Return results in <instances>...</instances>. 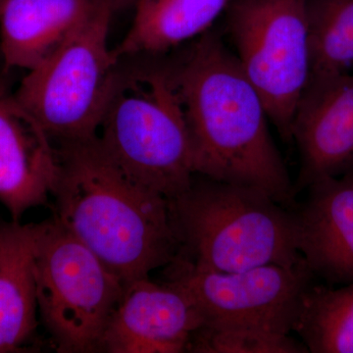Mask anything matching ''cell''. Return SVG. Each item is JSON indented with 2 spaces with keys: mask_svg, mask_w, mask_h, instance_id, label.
<instances>
[{
  "mask_svg": "<svg viewBox=\"0 0 353 353\" xmlns=\"http://www.w3.org/2000/svg\"><path fill=\"white\" fill-rule=\"evenodd\" d=\"M168 62L196 175L255 188L294 208L296 187L272 139L264 102L220 34L206 32Z\"/></svg>",
  "mask_w": 353,
  "mask_h": 353,
  "instance_id": "6da1fadb",
  "label": "cell"
},
{
  "mask_svg": "<svg viewBox=\"0 0 353 353\" xmlns=\"http://www.w3.org/2000/svg\"><path fill=\"white\" fill-rule=\"evenodd\" d=\"M310 76L353 72V0H306Z\"/></svg>",
  "mask_w": 353,
  "mask_h": 353,
  "instance_id": "e0dca14e",
  "label": "cell"
},
{
  "mask_svg": "<svg viewBox=\"0 0 353 353\" xmlns=\"http://www.w3.org/2000/svg\"><path fill=\"white\" fill-rule=\"evenodd\" d=\"M58 171L52 139L0 79V202L12 221L48 203Z\"/></svg>",
  "mask_w": 353,
  "mask_h": 353,
  "instance_id": "8fae6325",
  "label": "cell"
},
{
  "mask_svg": "<svg viewBox=\"0 0 353 353\" xmlns=\"http://www.w3.org/2000/svg\"><path fill=\"white\" fill-rule=\"evenodd\" d=\"M203 323L196 303L180 287L139 279L125 287L102 334L99 352H188Z\"/></svg>",
  "mask_w": 353,
  "mask_h": 353,
  "instance_id": "9c48e42d",
  "label": "cell"
},
{
  "mask_svg": "<svg viewBox=\"0 0 353 353\" xmlns=\"http://www.w3.org/2000/svg\"><path fill=\"white\" fill-rule=\"evenodd\" d=\"M169 281L185 290L203 317L202 327H239L290 334L312 285L307 265L268 264L219 273L197 268L178 256Z\"/></svg>",
  "mask_w": 353,
  "mask_h": 353,
  "instance_id": "ba28073f",
  "label": "cell"
},
{
  "mask_svg": "<svg viewBox=\"0 0 353 353\" xmlns=\"http://www.w3.org/2000/svg\"><path fill=\"white\" fill-rule=\"evenodd\" d=\"M108 0H0L4 71L36 68L59 50Z\"/></svg>",
  "mask_w": 353,
  "mask_h": 353,
  "instance_id": "4fadbf2b",
  "label": "cell"
},
{
  "mask_svg": "<svg viewBox=\"0 0 353 353\" xmlns=\"http://www.w3.org/2000/svg\"><path fill=\"white\" fill-rule=\"evenodd\" d=\"M188 352L202 353H303V343L290 334L239 327H201L190 341Z\"/></svg>",
  "mask_w": 353,
  "mask_h": 353,
  "instance_id": "ac0fdd59",
  "label": "cell"
},
{
  "mask_svg": "<svg viewBox=\"0 0 353 353\" xmlns=\"http://www.w3.org/2000/svg\"><path fill=\"white\" fill-rule=\"evenodd\" d=\"M296 212L299 250L313 277L353 283V169L311 183Z\"/></svg>",
  "mask_w": 353,
  "mask_h": 353,
  "instance_id": "7c38bea8",
  "label": "cell"
},
{
  "mask_svg": "<svg viewBox=\"0 0 353 353\" xmlns=\"http://www.w3.org/2000/svg\"><path fill=\"white\" fill-rule=\"evenodd\" d=\"M292 141L301 155L296 192L353 169V72L310 76L297 103Z\"/></svg>",
  "mask_w": 353,
  "mask_h": 353,
  "instance_id": "30bf717a",
  "label": "cell"
},
{
  "mask_svg": "<svg viewBox=\"0 0 353 353\" xmlns=\"http://www.w3.org/2000/svg\"><path fill=\"white\" fill-rule=\"evenodd\" d=\"M36 224H0V353L23 352L38 327Z\"/></svg>",
  "mask_w": 353,
  "mask_h": 353,
  "instance_id": "5bb4252c",
  "label": "cell"
},
{
  "mask_svg": "<svg viewBox=\"0 0 353 353\" xmlns=\"http://www.w3.org/2000/svg\"><path fill=\"white\" fill-rule=\"evenodd\" d=\"M109 2L115 13L116 11L124 10V9L134 6L136 0H109Z\"/></svg>",
  "mask_w": 353,
  "mask_h": 353,
  "instance_id": "d6986e66",
  "label": "cell"
},
{
  "mask_svg": "<svg viewBox=\"0 0 353 353\" xmlns=\"http://www.w3.org/2000/svg\"><path fill=\"white\" fill-rule=\"evenodd\" d=\"M97 138L128 175L169 201L192 185V145L168 61L119 60Z\"/></svg>",
  "mask_w": 353,
  "mask_h": 353,
  "instance_id": "277c9868",
  "label": "cell"
},
{
  "mask_svg": "<svg viewBox=\"0 0 353 353\" xmlns=\"http://www.w3.org/2000/svg\"><path fill=\"white\" fill-rule=\"evenodd\" d=\"M232 0H136L131 28L113 52L118 60L162 57L199 38Z\"/></svg>",
  "mask_w": 353,
  "mask_h": 353,
  "instance_id": "9a60e30c",
  "label": "cell"
},
{
  "mask_svg": "<svg viewBox=\"0 0 353 353\" xmlns=\"http://www.w3.org/2000/svg\"><path fill=\"white\" fill-rule=\"evenodd\" d=\"M171 201L179 256L203 270L303 263L296 212L263 190L199 175Z\"/></svg>",
  "mask_w": 353,
  "mask_h": 353,
  "instance_id": "3957f363",
  "label": "cell"
},
{
  "mask_svg": "<svg viewBox=\"0 0 353 353\" xmlns=\"http://www.w3.org/2000/svg\"><path fill=\"white\" fill-rule=\"evenodd\" d=\"M109 0L68 43L28 71L15 94L52 141L97 134L119 60L108 46Z\"/></svg>",
  "mask_w": 353,
  "mask_h": 353,
  "instance_id": "8992f818",
  "label": "cell"
},
{
  "mask_svg": "<svg viewBox=\"0 0 353 353\" xmlns=\"http://www.w3.org/2000/svg\"><path fill=\"white\" fill-rule=\"evenodd\" d=\"M57 148L53 219L92 250L124 287L173 263L181 241L168 199L128 175L97 134Z\"/></svg>",
  "mask_w": 353,
  "mask_h": 353,
  "instance_id": "7a4b0ae2",
  "label": "cell"
},
{
  "mask_svg": "<svg viewBox=\"0 0 353 353\" xmlns=\"http://www.w3.org/2000/svg\"><path fill=\"white\" fill-rule=\"evenodd\" d=\"M38 310L60 353L99 352L125 287L99 257L55 219L36 224Z\"/></svg>",
  "mask_w": 353,
  "mask_h": 353,
  "instance_id": "5b68a950",
  "label": "cell"
},
{
  "mask_svg": "<svg viewBox=\"0 0 353 353\" xmlns=\"http://www.w3.org/2000/svg\"><path fill=\"white\" fill-rule=\"evenodd\" d=\"M227 32L243 71L285 143L310 78L306 0H232Z\"/></svg>",
  "mask_w": 353,
  "mask_h": 353,
  "instance_id": "52a82bcc",
  "label": "cell"
},
{
  "mask_svg": "<svg viewBox=\"0 0 353 353\" xmlns=\"http://www.w3.org/2000/svg\"><path fill=\"white\" fill-rule=\"evenodd\" d=\"M312 353H353V283L339 288L311 285L294 326Z\"/></svg>",
  "mask_w": 353,
  "mask_h": 353,
  "instance_id": "2e32d148",
  "label": "cell"
}]
</instances>
